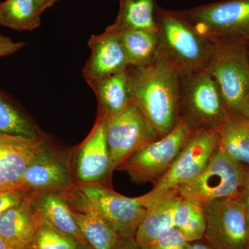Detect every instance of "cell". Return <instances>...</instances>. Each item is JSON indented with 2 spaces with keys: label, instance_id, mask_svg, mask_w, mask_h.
<instances>
[{
  "label": "cell",
  "instance_id": "cell-36",
  "mask_svg": "<svg viewBox=\"0 0 249 249\" xmlns=\"http://www.w3.org/2000/svg\"><path fill=\"white\" fill-rule=\"evenodd\" d=\"M242 115L245 116L246 118L249 119V96L248 100H247V103H246L245 107V109H244Z\"/></svg>",
  "mask_w": 249,
  "mask_h": 249
},
{
  "label": "cell",
  "instance_id": "cell-26",
  "mask_svg": "<svg viewBox=\"0 0 249 249\" xmlns=\"http://www.w3.org/2000/svg\"><path fill=\"white\" fill-rule=\"evenodd\" d=\"M0 132L22 137H40L38 130L0 91Z\"/></svg>",
  "mask_w": 249,
  "mask_h": 249
},
{
  "label": "cell",
  "instance_id": "cell-11",
  "mask_svg": "<svg viewBox=\"0 0 249 249\" xmlns=\"http://www.w3.org/2000/svg\"><path fill=\"white\" fill-rule=\"evenodd\" d=\"M76 185L121 237H134L147 213L142 196H123L101 183Z\"/></svg>",
  "mask_w": 249,
  "mask_h": 249
},
{
  "label": "cell",
  "instance_id": "cell-10",
  "mask_svg": "<svg viewBox=\"0 0 249 249\" xmlns=\"http://www.w3.org/2000/svg\"><path fill=\"white\" fill-rule=\"evenodd\" d=\"M105 121L113 171L142 147L160 138L133 102Z\"/></svg>",
  "mask_w": 249,
  "mask_h": 249
},
{
  "label": "cell",
  "instance_id": "cell-37",
  "mask_svg": "<svg viewBox=\"0 0 249 249\" xmlns=\"http://www.w3.org/2000/svg\"><path fill=\"white\" fill-rule=\"evenodd\" d=\"M248 221H249V214H248Z\"/></svg>",
  "mask_w": 249,
  "mask_h": 249
},
{
  "label": "cell",
  "instance_id": "cell-17",
  "mask_svg": "<svg viewBox=\"0 0 249 249\" xmlns=\"http://www.w3.org/2000/svg\"><path fill=\"white\" fill-rule=\"evenodd\" d=\"M36 196L31 193L22 203L0 214V236L16 249H27L44 222Z\"/></svg>",
  "mask_w": 249,
  "mask_h": 249
},
{
  "label": "cell",
  "instance_id": "cell-22",
  "mask_svg": "<svg viewBox=\"0 0 249 249\" xmlns=\"http://www.w3.org/2000/svg\"><path fill=\"white\" fill-rule=\"evenodd\" d=\"M36 200L46 222L82 245L87 244L70 207L58 193L36 194Z\"/></svg>",
  "mask_w": 249,
  "mask_h": 249
},
{
  "label": "cell",
  "instance_id": "cell-7",
  "mask_svg": "<svg viewBox=\"0 0 249 249\" xmlns=\"http://www.w3.org/2000/svg\"><path fill=\"white\" fill-rule=\"evenodd\" d=\"M249 170V167L217 150L204 170L178 190V195L201 204L217 199H238Z\"/></svg>",
  "mask_w": 249,
  "mask_h": 249
},
{
  "label": "cell",
  "instance_id": "cell-23",
  "mask_svg": "<svg viewBox=\"0 0 249 249\" xmlns=\"http://www.w3.org/2000/svg\"><path fill=\"white\" fill-rule=\"evenodd\" d=\"M156 0H119V11L114 23L116 27L158 31Z\"/></svg>",
  "mask_w": 249,
  "mask_h": 249
},
{
  "label": "cell",
  "instance_id": "cell-5",
  "mask_svg": "<svg viewBox=\"0 0 249 249\" xmlns=\"http://www.w3.org/2000/svg\"><path fill=\"white\" fill-rule=\"evenodd\" d=\"M219 141L218 129L195 131L168 173L151 191L142 196L145 206L169 195L193 181L204 170L214 153Z\"/></svg>",
  "mask_w": 249,
  "mask_h": 249
},
{
  "label": "cell",
  "instance_id": "cell-9",
  "mask_svg": "<svg viewBox=\"0 0 249 249\" xmlns=\"http://www.w3.org/2000/svg\"><path fill=\"white\" fill-rule=\"evenodd\" d=\"M202 206L206 242L216 249H249L248 213L238 199H217Z\"/></svg>",
  "mask_w": 249,
  "mask_h": 249
},
{
  "label": "cell",
  "instance_id": "cell-35",
  "mask_svg": "<svg viewBox=\"0 0 249 249\" xmlns=\"http://www.w3.org/2000/svg\"><path fill=\"white\" fill-rule=\"evenodd\" d=\"M0 249H16L0 236Z\"/></svg>",
  "mask_w": 249,
  "mask_h": 249
},
{
  "label": "cell",
  "instance_id": "cell-6",
  "mask_svg": "<svg viewBox=\"0 0 249 249\" xmlns=\"http://www.w3.org/2000/svg\"><path fill=\"white\" fill-rule=\"evenodd\" d=\"M194 132L180 120L169 134L142 147L116 170L127 173L136 184L154 186L168 173Z\"/></svg>",
  "mask_w": 249,
  "mask_h": 249
},
{
  "label": "cell",
  "instance_id": "cell-31",
  "mask_svg": "<svg viewBox=\"0 0 249 249\" xmlns=\"http://www.w3.org/2000/svg\"><path fill=\"white\" fill-rule=\"evenodd\" d=\"M116 249H150L147 246L139 245L136 242L134 236L132 237H121Z\"/></svg>",
  "mask_w": 249,
  "mask_h": 249
},
{
  "label": "cell",
  "instance_id": "cell-29",
  "mask_svg": "<svg viewBox=\"0 0 249 249\" xmlns=\"http://www.w3.org/2000/svg\"><path fill=\"white\" fill-rule=\"evenodd\" d=\"M30 194L19 188L0 191V214L20 204Z\"/></svg>",
  "mask_w": 249,
  "mask_h": 249
},
{
  "label": "cell",
  "instance_id": "cell-3",
  "mask_svg": "<svg viewBox=\"0 0 249 249\" xmlns=\"http://www.w3.org/2000/svg\"><path fill=\"white\" fill-rule=\"evenodd\" d=\"M156 20L160 51L175 64L181 75L206 69L213 44L199 35L178 11L157 6Z\"/></svg>",
  "mask_w": 249,
  "mask_h": 249
},
{
  "label": "cell",
  "instance_id": "cell-20",
  "mask_svg": "<svg viewBox=\"0 0 249 249\" xmlns=\"http://www.w3.org/2000/svg\"><path fill=\"white\" fill-rule=\"evenodd\" d=\"M181 199L178 193H174L146 205V216L134 235L136 242L147 247L162 232L174 227V213Z\"/></svg>",
  "mask_w": 249,
  "mask_h": 249
},
{
  "label": "cell",
  "instance_id": "cell-30",
  "mask_svg": "<svg viewBox=\"0 0 249 249\" xmlns=\"http://www.w3.org/2000/svg\"><path fill=\"white\" fill-rule=\"evenodd\" d=\"M26 42H17L0 34V58L9 56L24 48Z\"/></svg>",
  "mask_w": 249,
  "mask_h": 249
},
{
  "label": "cell",
  "instance_id": "cell-4",
  "mask_svg": "<svg viewBox=\"0 0 249 249\" xmlns=\"http://www.w3.org/2000/svg\"><path fill=\"white\" fill-rule=\"evenodd\" d=\"M229 111L219 86L206 70L181 75L180 120L193 131L219 128Z\"/></svg>",
  "mask_w": 249,
  "mask_h": 249
},
{
  "label": "cell",
  "instance_id": "cell-28",
  "mask_svg": "<svg viewBox=\"0 0 249 249\" xmlns=\"http://www.w3.org/2000/svg\"><path fill=\"white\" fill-rule=\"evenodd\" d=\"M191 242L176 228H170L160 234L147 246L150 249H191Z\"/></svg>",
  "mask_w": 249,
  "mask_h": 249
},
{
  "label": "cell",
  "instance_id": "cell-8",
  "mask_svg": "<svg viewBox=\"0 0 249 249\" xmlns=\"http://www.w3.org/2000/svg\"><path fill=\"white\" fill-rule=\"evenodd\" d=\"M249 47L213 45L206 70L217 83L229 111L242 114L249 96Z\"/></svg>",
  "mask_w": 249,
  "mask_h": 249
},
{
  "label": "cell",
  "instance_id": "cell-1",
  "mask_svg": "<svg viewBox=\"0 0 249 249\" xmlns=\"http://www.w3.org/2000/svg\"><path fill=\"white\" fill-rule=\"evenodd\" d=\"M132 102L139 108L160 138L180 121L181 73L161 51L154 61L127 68Z\"/></svg>",
  "mask_w": 249,
  "mask_h": 249
},
{
  "label": "cell",
  "instance_id": "cell-19",
  "mask_svg": "<svg viewBox=\"0 0 249 249\" xmlns=\"http://www.w3.org/2000/svg\"><path fill=\"white\" fill-rule=\"evenodd\" d=\"M217 129V150L249 168V119L229 111Z\"/></svg>",
  "mask_w": 249,
  "mask_h": 249
},
{
  "label": "cell",
  "instance_id": "cell-18",
  "mask_svg": "<svg viewBox=\"0 0 249 249\" xmlns=\"http://www.w3.org/2000/svg\"><path fill=\"white\" fill-rule=\"evenodd\" d=\"M98 101V117L105 121L124 110L132 103L127 69L90 85Z\"/></svg>",
  "mask_w": 249,
  "mask_h": 249
},
{
  "label": "cell",
  "instance_id": "cell-33",
  "mask_svg": "<svg viewBox=\"0 0 249 249\" xmlns=\"http://www.w3.org/2000/svg\"><path fill=\"white\" fill-rule=\"evenodd\" d=\"M58 0H34L41 14L53 6Z\"/></svg>",
  "mask_w": 249,
  "mask_h": 249
},
{
  "label": "cell",
  "instance_id": "cell-27",
  "mask_svg": "<svg viewBox=\"0 0 249 249\" xmlns=\"http://www.w3.org/2000/svg\"><path fill=\"white\" fill-rule=\"evenodd\" d=\"M79 244L44 220L27 249H79Z\"/></svg>",
  "mask_w": 249,
  "mask_h": 249
},
{
  "label": "cell",
  "instance_id": "cell-32",
  "mask_svg": "<svg viewBox=\"0 0 249 249\" xmlns=\"http://www.w3.org/2000/svg\"><path fill=\"white\" fill-rule=\"evenodd\" d=\"M238 199L245 208L247 213L249 214V170Z\"/></svg>",
  "mask_w": 249,
  "mask_h": 249
},
{
  "label": "cell",
  "instance_id": "cell-34",
  "mask_svg": "<svg viewBox=\"0 0 249 249\" xmlns=\"http://www.w3.org/2000/svg\"><path fill=\"white\" fill-rule=\"evenodd\" d=\"M191 249H216L212 245H210L209 242H206L204 239L191 242Z\"/></svg>",
  "mask_w": 249,
  "mask_h": 249
},
{
  "label": "cell",
  "instance_id": "cell-38",
  "mask_svg": "<svg viewBox=\"0 0 249 249\" xmlns=\"http://www.w3.org/2000/svg\"><path fill=\"white\" fill-rule=\"evenodd\" d=\"M248 58H249V47L248 49Z\"/></svg>",
  "mask_w": 249,
  "mask_h": 249
},
{
  "label": "cell",
  "instance_id": "cell-13",
  "mask_svg": "<svg viewBox=\"0 0 249 249\" xmlns=\"http://www.w3.org/2000/svg\"><path fill=\"white\" fill-rule=\"evenodd\" d=\"M91 55L83 69L87 83L91 85L128 68L129 62L119 32L114 24L88 41Z\"/></svg>",
  "mask_w": 249,
  "mask_h": 249
},
{
  "label": "cell",
  "instance_id": "cell-14",
  "mask_svg": "<svg viewBox=\"0 0 249 249\" xmlns=\"http://www.w3.org/2000/svg\"><path fill=\"white\" fill-rule=\"evenodd\" d=\"M45 142L0 132V191L20 189L23 175Z\"/></svg>",
  "mask_w": 249,
  "mask_h": 249
},
{
  "label": "cell",
  "instance_id": "cell-15",
  "mask_svg": "<svg viewBox=\"0 0 249 249\" xmlns=\"http://www.w3.org/2000/svg\"><path fill=\"white\" fill-rule=\"evenodd\" d=\"M113 172L106 137V121L97 116L92 129L78 150L76 177L79 183L103 184V182L110 179Z\"/></svg>",
  "mask_w": 249,
  "mask_h": 249
},
{
  "label": "cell",
  "instance_id": "cell-2",
  "mask_svg": "<svg viewBox=\"0 0 249 249\" xmlns=\"http://www.w3.org/2000/svg\"><path fill=\"white\" fill-rule=\"evenodd\" d=\"M178 12L213 45L249 47V0H220Z\"/></svg>",
  "mask_w": 249,
  "mask_h": 249
},
{
  "label": "cell",
  "instance_id": "cell-12",
  "mask_svg": "<svg viewBox=\"0 0 249 249\" xmlns=\"http://www.w3.org/2000/svg\"><path fill=\"white\" fill-rule=\"evenodd\" d=\"M59 195L70 207L87 244L93 249H116L121 235L103 217L77 185Z\"/></svg>",
  "mask_w": 249,
  "mask_h": 249
},
{
  "label": "cell",
  "instance_id": "cell-25",
  "mask_svg": "<svg viewBox=\"0 0 249 249\" xmlns=\"http://www.w3.org/2000/svg\"><path fill=\"white\" fill-rule=\"evenodd\" d=\"M173 225L189 242L204 239L206 223L202 204L181 198L174 213Z\"/></svg>",
  "mask_w": 249,
  "mask_h": 249
},
{
  "label": "cell",
  "instance_id": "cell-16",
  "mask_svg": "<svg viewBox=\"0 0 249 249\" xmlns=\"http://www.w3.org/2000/svg\"><path fill=\"white\" fill-rule=\"evenodd\" d=\"M76 185L66 165L45 143L23 175L20 189L42 194L68 191Z\"/></svg>",
  "mask_w": 249,
  "mask_h": 249
},
{
  "label": "cell",
  "instance_id": "cell-24",
  "mask_svg": "<svg viewBox=\"0 0 249 249\" xmlns=\"http://www.w3.org/2000/svg\"><path fill=\"white\" fill-rule=\"evenodd\" d=\"M41 14L34 0L0 2V24L14 30H35L40 27Z\"/></svg>",
  "mask_w": 249,
  "mask_h": 249
},
{
  "label": "cell",
  "instance_id": "cell-21",
  "mask_svg": "<svg viewBox=\"0 0 249 249\" xmlns=\"http://www.w3.org/2000/svg\"><path fill=\"white\" fill-rule=\"evenodd\" d=\"M113 24L119 32L129 66H144L157 58L160 50L159 31L119 28Z\"/></svg>",
  "mask_w": 249,
  "mask_h": 249
}]
</instances>
